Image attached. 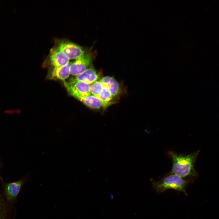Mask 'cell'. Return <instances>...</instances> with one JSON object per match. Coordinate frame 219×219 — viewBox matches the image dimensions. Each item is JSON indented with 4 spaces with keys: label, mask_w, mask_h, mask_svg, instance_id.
I'll list each match as a JSON object with an SVG mask.
<instances>
[{
    "label": "cell",
    "mask_w": 219,
    "mask_h": 219,
    "mask_svg": "<svg viewBox=\"0 0 219 219\" xmlns=\"http://www.w3.org/2000/svg\"><path fill=\"white\" fill-rule=\"evenodd\" d=\"M77 99L92 109H98L102 106L101 101L97 97L90 95L80 97Z\"/></svg>",
    "instance_id": "obj_11"
},
{
    "label": "cell",
    "mask_w": 219,
    "mask_h": 219,
    "mask_svg": "<svg viewBox=\"0 0 219 219\" xmlns=\"http://www.w3.org/2000/svg\"><path fill=\"white\" fill-rule=\"evenodd\" d=\"M200 152L198 150L185 154L172 151H168V155L171 158L172 163L170 172L179 176L189 183L194 182L198 176L194 165Z\"/></svg>",
    "instance_id": "obj_1"
},
{
    "label": "cell",
    "mask_w": 219,
    "mask_h": 219,
    "mask_svg": "<svg viewBox=\"0 0 219 219\" xmlns=\"http://www.w3.org/2000/svg\"><path fill=\"white\" fill-rule=\"evenodd\" d=\"M22 181L19 180L8 183L5 187V192L8 199L16 197L18 194L22 186Z\"/></svg>",
    "instance_id": "obj_10"
},
{
    "label": "cell",
    "mask_w": 219,
    "mask_h": 219,
    "mask_svg": "<svg viewBox=\"0 0 219 219\" xmlns=\"http://www.w3.org/2000/svg\"><path fill=\"white\" fill-rule=\"evenodd\" d=\"M64 84L70 94L75 98L91 95L90 85L83 82H70L64 81Z\"/></svg>",
    "instance_id": "obj_5"
},
{
    "label": "cell",
    "mask_w": 219,
    "mask_h": 219,
    "mask_svg": "<svg viewBox=\"0 0 219 219\" xmlns=\"http://www.w3.org/2000/svg\"><path fill=\"white\" fill-rule=\"evenodd\" d=\"M100 81L104 86L107 87L114 97L119 95L121 91L120 87L118 82L114 78L106 76L102 78Z\"/></svg>",
    "instance_id": "obj_8"
},
{
    "label": "cell",
    "mask_w": 219,
    "mask_h": 219,
    "mask_svg": "<svg viewBox=\"0 0 219 219\" xmlns=\"http://www.w3.org/2000/svg\"><path fill=\"white\" fill-rule=\"evenodd\" d=\"M49 58L50 63L54 68L64 66L69 62V58L55 47L50 51Z\"/></svg>",
    "instance_id": "obj_6"
},
{
    "label": "cell",
    "mask_w": 219,
    "mask_h": 219,
    "mask_svg": "<svg viewBox=\"0 0 219 219\" xmlns=\"http://www.w3.org/2000/svg\"><path fill=\"white\" fill-rule=\"evenodd\" d=\"M96 54L95 52L90 51L75 59L71 63L70 74L76 76L85 71L92 62Z\"/></svg>",
    "instance_id": "obj_4"
},
{
    "label": "cell",
    "mask_w": 219,
    "mask_h": 219,
    "mask_svg": "<svg viewBox=\"0 0 219 219\" xmlns=\"http://www.w3.org/2000/svg\"><path fill=\"white\" fill-rule=\"evenodd\" d=\"M5 113H6L8 114H13L14 113H19L20 112V110H19L18 109V110H13V111H12V110H7L5 111Z\"/></svg>",
    "instance_id": "obj_14"
},
{
    "label": "cell",
    "mask_w": 219,
    "mask_h": 219,
    "mask_svg": "<svg viewBox=\"0 0 219 219\" xmlns=\"http://www.w3.org/2000/svg\"><path fill=\"white\" fill-rule=\"evenodd\" d=\"M103 85L99 80H97L90 84L89 90L91 95L97 97L103 88Z\"/></svg>",
    "instance_id": "obj_13"
},
{
    "label": "cell",
    "mask_w": 219,
    "mask_h": 219,
    "mask_svg": "<svg viewBox=\"0 0 219 219\" xmlns=\"http://www.w3.org/2000/svg\"><path fill=\"white\" fill-rule=\"evenodd\" d=\"M57 41L55 47L64 54L69 59H76L85 54L81 47L72 42L65 40Z\"/></svg>",
    "instance_id": "obj_3"
},
{
    "label": "cell",
    "mask_w": 219,
    "mask_h": 219,
    "mask_svg": "<svg viewBox=\"0 0 219 219\" xmlns=\"http://www.w3.org/2000/svg\"><path fill=\"white\" fill-rule=\"evenodd\" d=\"M152 186L157 193L163 192L169 189L181 191L187 195L186 188L189 183L179 176L171 172L157 181L151 179Z\"/></svg>",
    "instance_id": "obj_2"
},
{
    "label": "cell",
    "mask_w": 219,
    "mask_h": 219,
    "mask_svg": "<svg viewBox=\"0 0 219 219\" xmlns=\"http://www.w3.org/2000/svg\"><path fill=\"white\" fill-rule=\"evenodd\" d=\"M70 65L71 63L69 62L64 66L54 68L50 75V79L64 81L70 74Z\"/></svg>",
    "instance_id": "obj_9"
},
{
    "label": "cell",
    "mask_w": 219,
    "mask_h": 219,
    "mask_svg": "<svg viewBox=\"0 0 219 219\" xmlns=\"http://www.w3.org/2000/svg\"><path fill=\"white\" fill-rule=\"evenodd\" d=\"M97 97L101 101L102 106L104 108L112 104L114 98L107 87L104 85Z\"/></svg>",
    "instance_id": "obj_12"
},
{
    "label": "cell",
    "mask_w": 219,
    "mask_h": 219,
    "mask_svg": "<svg viewBox=\"0 0 219 219\" xmlns=\"http://www.w3.org/2000/svg\"><path fill=\"white\" fill-rule=\"evenodd\" d=\"M99 78V75L97 71L91 67L87 69L82 73L71 78L69 82H81L90 85L97 81Z\"/></svg>",
    "instance_id": "obj_7"
}]
</instances>
